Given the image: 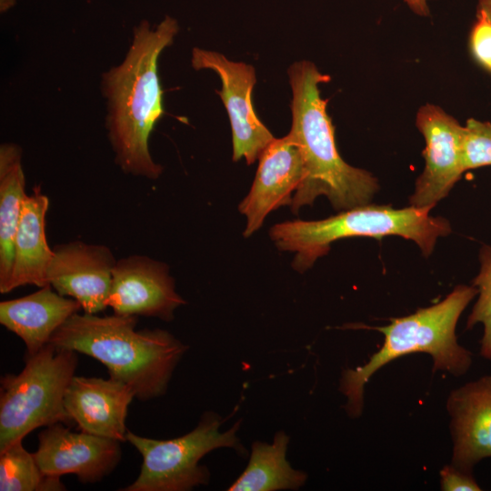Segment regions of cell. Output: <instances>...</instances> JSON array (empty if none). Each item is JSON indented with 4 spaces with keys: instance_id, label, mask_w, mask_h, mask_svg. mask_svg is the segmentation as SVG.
I'll use <instances>...</instances> for the list:
<instances>
[{
    "instance_id": "obj_1",
    "label": "cell",
    "mask_w": 491,
    "mask_h": 491,
    "mask_svg": "<svg viewBox=\"0 0 491 491\" xmlns=\"http://www.w3.org/2000/svg\"><path fill=\"white\" fill-rule=\"evenodd\" d=\"M178 30L177 21L170 16L155 27L142 21L134 28L123 62L103 75L108 136L116 163L127 174L155 179L163 171L151 157L148 140L165 113L158 58Z\"/></svg>"
},
{
    "instance_id": "obj_2",
    "label": "cell",
    "mask_w": 491,
    "mask_h": 491,
    "mask_svg": "<svg viewBox=\"0 0 491 491\" xmlns=\"http://www.w3.org/2000/svg\"><path fill=\"white\" fill-rule=\"evenodd\" d=\"M293 98L292 126L288 133L299 145L306 178L296 191L293 212L325 195L336 210L368 205L379 185L369 172L346 163L339 155L335 129L320 95L319 85L330 80L309 61L294 63L288 69Z\"/></svg>"
},
{
    "instance_id": "obj_3",
    "label": "cell",
    "mask_w": 491,
    "mask_h": 491,
    "mask_svg": "<svg viewBox=\"0 0 491 491\" xmlns=\"http://www.w3.org/2000/svg\"><path fill=\"white\" fill-rule=\"evenodd\" d=\"M136 316L75 313L51 336L57 349L87 355L106 366L111 378L128 386L142 401L165 394L188 347L163 329L135 330Z\"/></svg>"
},
{
    "instance_id": "obj_4",
    "label": "cell",
    "mask_w": 491,
    "mask_h": 491,
    "mask_svg": "<svg viewBox=\"0 0 491 491\" xmlns=\"http://www.w3.org/2000/svg\"><path fill=\"white\" fill-rule=\"evenodd\" d=\"M477 293L474 286L459 285L439 303L404 317L391 318L387 326H364L381 332L385 340L364 366L342 373L339 390L346 397L347 415L357 417L362 414L365 385L377 370L398 357L426 353L433 358V371L454 376L466 373L472 355L457 343L455 330L462 312Z\"/></svg>"
},
{
    "instance_id": "obj_5",
    "label": "cell",
    "mask_w": 491,
    "mask_h": 491,
    "mask_svg": "<svg viewBox=\"0 0 491 491\" xmlns=\"http://www.w3.org/2000/svg\"><path fill=\"white\" fill-rule=\"evenodd\" d=\"M432 208L411 205L396 209L368 204L322 220L276 224L270 229V237L280 250L295 253L293 267L300 272L327 254L331 243L356 236L399 235L416 242L422 254L428 256L437 238L451 233L446 218L429 215Z\"/></svg>"
},
{
    "instance_id": "obj_6",
    "label": "cell",
    "mask_w": 491,
    "mask_h": 491,
    "mask_svg": "<svg viewBox=\"0 0 491 491\" xmlns=\"http://www.w3.org/2000/svg\"><path fill=\"white\" fill-rule=\"evenodd\" d=\"M77 360L76 352L47 344L25 357V367L18 375L1 378L0 452L37 427L74 424L64 399Z\"/></svg>"
},
{
    "instance_id": "obj_7",
    "label": "cell",
    "mask_w": 491,
    "mask_h": 491,
    "mask_svg": "<svg viewBox=\"0 0 491 491\" xmlns=\"http://www.w3.org/2000/svg\"><path fill=\"white\" fill-rule=\"evenodd\" d=\"M223 418L215 412H205L189 433L168 440L138 436L129 430L126 441L143 457L137 478L122 491H189L205 486L210 480L208 468L199 461L211 451L227 447L240 456H247L237 436L241 422L220 432Z\"/></svg>"
},
{
    "instance_id": "obj_8",
    "label": "cell",
    "mask_w": 491,
    "mask_h": 491,
    "mask_svg": "<svg viewBox=\"0 0 491 491\" xmlns=\"http://www.w3.org/2000/svg\"><path fill=\"white\" fill-rule=\"evenodd\" d=\"M192 66L195 70L210 69L221 79L220 95L232 128L233 160L245 158L253 164L262 151L275 139L256 114L252 94L256 82L252 65L228 60L225 55L195 47Z\"/></svg>"
},
{
    "instance_id": "obj_9",
    "label": "cell",
    "mask_w": 491,
    "mask_h": 491,
    "mask_svg": "<svg viewBox=\"0 0 491 491\" xmlns=\"http://www.w3.org/2000/svg\"><path fill=\"white\" fill-rule=\"evenodd\" d=\"M416 124L426 140L422 153L426 165L409 201L416 207H434L448 195L465 172L464 126L441 107L430 104L419 108Z\"/></svg>"
},
{
    "instance_id": "obj_10",
    "label": "cell",
    "mask_w": 491,
    "mask_h": 491,
    "mask_svg": "<svg viewBox=\"0 0 491 491\" xmlns=\"http://www.w3.org/2000/svg\"><path fill=\"white\" fill-rule=\"evenodd\" d=\"M34 454L46 476L73 474L83 483H95L109 475L121 460L120 441L81 431L62 423L42 430Z\"/></svg>"
},
{
    "instance_id": "obj_11",
    "label": "cell",
    "mask_w": 491,
    "mask_h": 491,
    "mask_svg": "<svg viewBox=\"0 0 491 491\" xmlns=\"http://www.w3.org/2000/svg\"><path fill=\"white\" fill-rule=\"evenodd\" d=\"M185 304L164 263L143 256L116 261L106 301L115 314L171 321L175 310Z\"/></svg>"
},
{
    "instance_id": "obj_12",
    "label": "cell",
    "mask_w": 491,
    "mask_h": 491,
    "mask_svg": "<svg viewBox=\"0 0 491 491\" xmlns=\"http://www.w3.org/2000/svg\"><path fill=\"white\" fill-rule=\"evenodd\" d=\"M258 159L254 183L239 205V211L246 216V237L261 227L270 212L291 205L292 195L306 178L301 149L289 134L275 138Z\"/></svg>"
},
{
    "instance_id": "obj_13",
    "label": "cell",
    "mask_w": 491,
    "mask_h": 491,
    "mask_svg": "<svg viewBox=\"0 0 491 491\" xmlns=\"http://www.w3.org/2000/svg\"><path fill=\"white\" fill-rule=\"evenodd\" d=\"M115 263L105 246L82 242L58 246L48 269V282L58 294L76 300L85 313L95 315L107 307Z\"/></svg>"
},
{
    "instance_id": "obj_14",
    "label": "cell",
    "mask_w": 491,
    "mask_h": 491,
    "mask_svg": "<svg viewBox=\"0 0 491 491\" xmlns=\"http://www.w3.org/2000/svg\"><path fill=\"white\" fill-rule=\"evenodd\" d=\"M134 397L128 386L111 377L74 376L65 390L64 404L81 431L124 442L128 406Z\"/></svg>"
},
{
    "instance_id": "obj_15",
    "label": "cell",
    "mask_w": 491,
    "mask_h": 491,
    "mask_svg": "<svg viewBox=\"0 0 491 491\" xmlns=\"http://www.w3.org/2000/svg\"><path fill=\"white\" fill-rule=\"evenodd\" d=\"M446 408L454 443L452 465L471 472L480 460L491 457V376L453 390Z\"/></svg>"
},
{
    "instance_id": "obj_16",
    "label": "cell",
    "mask_w": 491,
    "mask_h": 491,
    "mask_svg": "<svg viewBox=\"0 0 491 491\" xmlns=\"http://www.w3.org/2000/svg\"><path fill=\"white\" fill-rule=\"evenodd\" d=\"M80 308L76 300L58 294L48 285L31 295L2 301L0 323L23 340L27 357L46 346L53 334Z\"/></svg>"
},
{
    "instance_id": "obj_17",
    "label": "cell",
    "mask_w": 491,
    "mask_h": 491,
    "mask_svg": "<svg viewBox=\"0 0 491 491\" xmlns=\"http://www.w3.org/2000/svg\"><path fill=\"white\" fill-rule=\"evenodd\" d=\"M49 200L36 187L26 195L15 239V256L5 293L25 285H49L48 269L54 256L45 238V218ZM4 293V294H5Z\"/></svg>"
},
{
    "instance_id": "obj_18",
    "label": "cell",
    "mask_w": 491,
    "mask_h": 491,
    "mask_svg": "<svg viewBox=\"0 0 491 491\" xmlns=\"http://www.w3.org/2000/svg\"><path fill=\"white\" fill-rule=\"evenodd\" d=\"M290 436L279 430L272 443L255 441L248 464L228 491L297 490L307 475L292 467L286 459Z\"/></svg>"
},
{
    "instance_id": "obj_19",
    "label": "cell",
    "mask_w": 491,
    "mask_h": 491,
    "mask_svg": "<svg viewBox=\"0 0 491 491\" xmlns=\"http://www.w3.org/2000/svg\"><path fill=\"white\" fill-rule=\"evenodd\" d=\"M25 179L21 150L16 145L0 148V292L5 293L15 256V239L21 217Z\"/></svg>"
},
{
    "instance_id": "obj_20",
    "label": "cell",
    "mask_w": 491,
    "mask_h": 491,
    "mask_svg": "<svg viewBox=\"0 0 491 491\" xmlns=\"http://www.w3.org/2000/svg\"><path fill=\"white\" fill-rule=\"evenodd\" d=\"M61 490H65V486L60 477L45 475L22 440L0 452V491Z\"/></svg>"
},
{
    "instance_id": "obj_21",
    "label": "cell",
    "mask_w": 491,
    "mask_h": 491,
    "mask_svg": "<svg viewBox=\"0 0 491 491\" xmlns=\"http://www.w3.org/2000/svg\"><path fill=\"white\" fill-rule=\"evenodd\" d=\"M480 269L472 286L478 291V299L467 318L466 327L472 328L482 323L484 335L481 339L480 354L491 360V246L484 245L479 251Z\"/></svg>"
},
{
    "instance_id": "obj_22",
    "label": "cell",
    "mask_w": 491,
    "mask_h": 491,
    "mask_svg": "<svg viewBox=\"0 0 491 491\" xmlns=\"http://www.w3.org/2000/svg\"><path fill=\"white\" fill-rule=\"evenodd\" d=\"M462 160L467 171L491 165V123L474 118L463 129Z\"/></svg>"
},
{
    "instance_id": "obj_23",
    "label": "cell",
    "mask_w": 491,
    "mask_h": 491,
    "mask_svg": "<svg viewBox=\"0 0 491 491\" xmlns=\"http://www.w3.org/2000/svg\"><path fill=\"white\" fill-rule=\"evenodd\" d=\"M470 47L476 60L491 72V22L477 16L470 35Z\"/></svg>"
},
{
    "instance_id": "obj_24",
    "label": "cell",
    "mask_w": 491,
    "mask_h": 491,
    "mask_svg": "<svg viewBox=\"0 0 491 491\" xmlns=\"http://www.w3.org/2000/svg\"><path fill=\"white\" fill-rule=\"evenodd\" d=\"M441 489L444 491H479L471 472L462 470L454 465L446 466L440 472Z\"/></svg>"
},
{
    "instance_id": "obj_25",
    "label": "cell",
    "mask_w": 491,
    "mask_h": 491,
    "mask_svg": "<svg viewBox=\"0 0 491 491\" xmlns=\"http://www.w3.org/2000/svg\"><path fill=\"white\" fill-rule=\"evenodd\" d=\"M409 8L416 15L421 16L429 15V0H404Z\"/></svg>"
},
{
    "instance_id": "obj_26",
    "label": "cell",
    "mask_w": 491,
    "mask_h": 491,
    "mask_svg": "<svg viewBox=\"0 0 491 491\" xmlns=\"http://www.w3.org/2000/svg\"><path fill=\"white\" fill-rule=\"evenodd\" d=\"M476 15L491 22V0H478Z\"/></svg>"
},
{
    "instance_id": "obj_27",
    "label": "cell",
    "mask_w": 491,
    "mask_h": 491,
    "mask_svg": "<svg viewBox=\"0 0 491 491\" xmlns=\"http://www.w3.org/2000/svg\"><path fill=\"white\" fill-rule=\"evenodd\" d=\"M16 0H0L1 12H6L15 4Z\"/></svg>"
}]
</instances>
